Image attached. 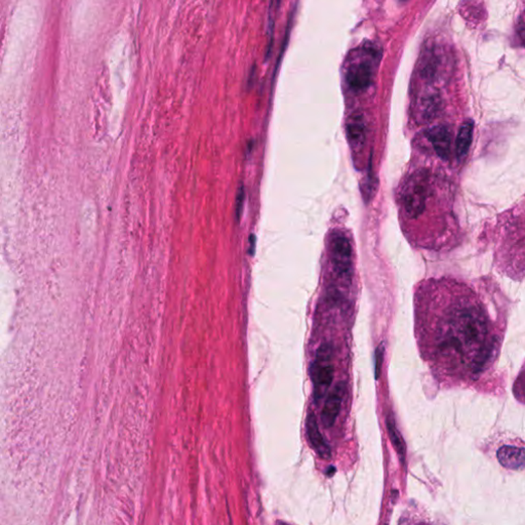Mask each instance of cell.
I'll return each mask as SVG.
<instances>
[{"mask_svg":"<svg viewBox=\"0 0 525 525\" xmlns=\"http://www.w3.org/2000/svg\"><path fill=\"white\" fill-rule=\"evenodd\" d=\"M429 335V353L436 370L456 385H471L496 361L501 333L470 292L450 296Z\"/></svg>","mask_w":525,"mask_h":525,"instance_id":"6da1fadb","label":"cell"},{"mask_svg":"<svg viewBox=\"0 0 525 525\" xmlns=\"http://www.w3.org/2000/svg\"><path fill=\"white\" fill-rule=\"evenodd\" d=\"M331 360L333 347L331 344H323L317 351L316 359L310 368L311 379L314 386L315 401L320 400L333 384L335 368Z\"/></svg>","mask_w":525,"mask_h":525,"instance_id":"7a4b0ae2","label":"cell"},{"mask_svg":"<svg viewBox=\"0 0 525 525\" xmlns=\"http://www.w3.org/2000/svg\"><path fill=\"white\" fill-rule=\"evenodd\" d=\"M427 199V177L420 172L407 180L402 191V205L407 217L415 219L423 214Z\"/></svg>","mask_w":525,"mask_h":525,"instance_id":"3957f363","label":"cell"},{"mask_svg":"<svg viewBox=\"0 0 525 525\" xmlns=\"http://www.w3.org/2000/svg\"><path fill=\"white\" fill-rule=\"evenodd\" d=\"M329 255L333 267L340 276L348 277L351 275L353 252L349 238L343 232L337 231L331 234L329 240Z\"/></svg>","mask_w":525,"mask_h":525,"instance_id":"277c9868","label":"cell"},{"mask_svg":"<svg viewBox=\"0 0 525 525\" xmlns=\"http://www.w3.org/2000/svg\"><path fill=\"white\" fill-rule=\"evenodd\" d=\"M345 392V383L339 382L333 387V390L325 399L324 407H323L322 413H321V421H322L323 426L327 429L333 427L335 422H337Z\"/></svg>","mask_w":525,"mask_h":525,"instance_id":"5b68a950","label":"cell"},{"mask_svg":"<svg viewBox=\"0 0 525 525\" xmlns=\"http://www.w3.org/2000/svg\"><path fill=\"white\" fill-rule=\"evenodd\" d=\"M427 138L436 154L442 159H448L452 151V133L446 125H437L428 129Z\"/></svg>","mask_w":525,"mask_h":525,"instance_id":"8992f818","label":"cell"},{"mask_svg":"<svg viewBox=\"0 0 525 525\" xmlns=\"http://www.w3.org/2000/svg\"><path fill=\"white\" fill-rule=\"evenodd\" d=\"M372 79V68L366 61L358 62L350 66L347 73V81L350 88L355 92L366 90Z\"/></svg>","mask_w":525,"mask_h":525,"instance_id":"52a82bcc","label":"cell"},{"mask_svg":"<svg viewBox=\"0 0 525 525\" xmlns=\"http://www.w3.org/2000/svg\"><path fill=\"white\" fill-rule=\"evenodd\" d=\"M307 435L311 446L314 448L319 457L323 460H329L331 457V450L329 444L325 441L319 430L318 423L314 413H311L307 418Z\"/></svg>","mask_w":525,"mask_h":525,"instance_id":"ba28073f","label":"cell"},{"mask_svg":"<svg viewBox=\"0 0 525 525\" xmlns=\"http://www.w3.org/2000/svg\"><path fill=\"white\" fill-rule=\"evenodd\" d=\"M500 464L510 470L525 468V448L517 446H503L497 452Z\"/></svg>","mask_w":525,"mask_h":525,"instance_id":"9c48e42d","label":"cell"},{"mask_svg":"<svg viewBox=\"0 0 525 525\" xmlns=\"http://www.w3.org/2000/svg\"><path fill=\"white\" fill-rule=\"evenodd\" d=\"M347 135L352 146L359 147L363 145L366 141V127L362 116L355 114L350 117L347 123Z\"/></svg>","mask_w":525,"mask_h":525,"instance_id":"30bf717a","label":"cell"},{"mask_svg":"<svg viewBox=\"0 0 525 525\" xmlns=\"http://www.w3.org/2000/svg\"><path fill=\"white\" fill-rule=\"evenodd\" d=\"M473 131H474V123L473 121L468 120L461 127L459 131L458 138H457V156L459 159H464L470 150L471 144H472Z\"/></svg>","mask_w":525,"mask_h":525,"instance_id":"8fae6325","label":"cell"},{"mask_svg":"<svg viewBox=\"0 0 525 525\" xmlns=\"http://www.w3.org/2000/svg\"><path fill=\"white\" fill-rule=\"evenodd\" d=\"M440 108V98L438 94H429L423 97L419 103V115L423 120H432Z\"/></svg>","mask_w":525,"mask_h":525,"instance_id":"7c38bea8","label":"cell"},{"mask_svg":"<svg viewBox=\"0 0 525 525\" xmlns=\"http://www.w3.org/2000/svg\"><path fill=\"white\" fill-rule=\"evenodd\" d=\"M387 430H388L389 438H390L391 442H392L393 448L396 450L397 454L400 458L401 462H405V441H403L402 436H401L400 432L395 425L394 420L391 415L387 417Z\"/></svg>","mask_w":525,"mask_h":525,"instance_id":"4fadbf2b","label":"cell"},{"mask_svg":"<svg viewBox=\"0 0 525 525\" xmlns=\"http://www.w3.org/2000/svg\"><path fill=\"white\" fill-rule=\"evenodd\" d=\"M385 348L383 344H380L378 348H376V353H374V374H376V379L379 380L380 378L381 370H382L383 360H384Z\"/></svg>","mask_w":525,"mask_h":525,"instance_id":"5bb4252c","label":"cell"},{"mask_svg":"<svg viewBox=\"0 0 525 525\" xmlns=\"http://www.w3.org/2000/svg\"><path fill=\"white\" fill-rule=\"evenodd\" d=\"M244 187H240L238 190V199H236V217L240 219V213H242V207H244Z\"/></svg>","mask_w":525,"mask_h":525,"instance_id":"9a60e30c","label":"cell"},{"mask_svg":"<svg viewBox=\"0 0 525 525\" xmlns=\"http://www.w3.org/2000/svg\"><path fill=\"white\" fill-rule=\"evenodd\" d=\"M520 37H522V41H524L525 44V18L524 21H522V23H520Z\"/></svg>","mask_w":525,"mask_h":525,"instance_id":"2e32d148","label":"cell"},{"mask_svg":"<svg viewBox=\"0 0 525 525\" xmlns=\"http://www.w3.org/2000/svg\"><path fill=\"white\" fill-rule=\"evenodd\" d=\"M250 253L251 254H254L255 252V246H256V236L255 235H251L250 236Z\"/></svg>","mask_w":525,"mask_h":525,"instance_id":"e0dca14e","label":"cell"},{"mask_svg":"<svg viewBox=\"0 0 525 525\" xmlns=\"http://www.w3.org/2000/svg\"><path fill=\"white\" fill-rule=\"evenodd\" d=\"M522 379H524V380H525V372H524V376H522V378H520V380H522ZM524 382H525V381H524Z\"/></svg>","mask_w":525,"mask_h":525,"instance_id":"ac0fdd59","label":"cell"}]
</instances>
